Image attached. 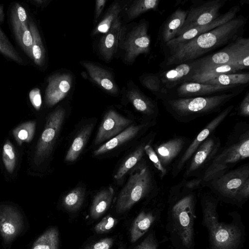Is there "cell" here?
I'll list each match as a JSON object with an SVG mask.
<instances>
[{
    "instance_id": "cell-32",
    "label": "cell",
    "mask_w": 249,
    "mask_h": 249,
    "mask_svg": "<svg viewBox=\"0 0 249 249\" xmlns=\"http://www.w3.org/2000/svg\"><path fill=\"white\" fill-rule=\"evenodd\" d=\"M155 220L151 212H141L134 221L130 229V241L136 242L148 230Z\"/></svg>"
},
{
    "instance_id": "cell-24",
    "label": "cell",
    "mask_w": 249,
    "mask_h": 249,
    "mask_svg": "<svg viewBox=\"0 0 249 249\" xmlns=\"http://www.w3.org/2000/svg\"><path fill=\"white\" fill-rule=\"evenodd\" d=\"M129 101L134 108L148 120H156L159 115V109L157 102L145 95L135 85L129 87L127 92Z\"/></svg>"
},
{
    "instance_id": "cell-9",
    "label": "cell",
    "mask_w": 249,
    "mask_h": 249,
    "mask_svg": "<svg viewBox=\"0 0 249 249\" xmlns=\"http://www.w3.org/2000/svg\"><path fill=\"white\" fill-rule=\"evenodd\" d=\"M149 26V22L143 19L135 23L126 34L123 35L121 31L119 44L124 52L125 60L129 63H133L141 54L149 53L151 36L148 34Z\"/></svg>"
},
{
    "instance_id": "cell-41",
    "label": "cell",
    "mask_w": 249,
    "mask_h": 249,
    "mask_svg": "<svg viewBox=\"0 0 249 249\" xmlns=\"http://www.w3.org/2000/svg\"><path fill=\"white\" fill-rule=\"evenodd\" d=\"M2 160L7 171L12 174L15 168L16 155L13 145L7 140L2 149Z\"/></svg>"
},
{
    "instance_id": "cell-40",
    "label": "cell",
    "mask_w": 249,
    "mask_h": 249,
    "mask_svg": "<svg viewBox=\"0 0 249 249\" xmlns=\"http://www.w3.org/2000/svg\"><path fill=\"white\" fill-rule=\"evenodd\" d=\"M36 123L31 121L22 123L13 130V136L18 142L21 145L23 142H29L34 136Z\"/></svg>"
},
{
    "instance_id": "cell-39",
    "label": "cell",
    "mask_w": 249,
    "mask_h": 249,
    "mask_svg": "<svg viewBox=\"0 0 249 249\" xmlns=\"http://www.w3.org/2000/svg\"><path fill=\"white\" fill-rule=\"evenodd\" d=\"M85 191L81 187L73 189L63 198L62 204L68 211L75 212L81 207L85 197Z\"/></svg>"
},
{
    "instance_id": "cell-35",
    "label": "cell",
    "mask_w": 249,
    "mask_h": 249,
    "mask_svg": "<svg viewBox=\"0 0 249 249\" xmlns=\"http://www.w3.org/2000/svg\"><path fill=\"white\" fill-rule=\"evenodd\" d=\"M121 6L117 2H114L109 7L104 17L93 31V35L106 33L113 23L119 18Z\"/></svg>"
},
{
    "instance_id": "cell-6",
    "label": "cell",
    "mask_w": 249,
    "mask_h": 249,
    "mask_svg": "<svg viewBox=\"0 0 249 249\" xmlns=\"http://www.w3.org/2000/svg\"><path fill=\"white\" fill-rule=\"evenodd\" d=\"M157 191L158 186L152 169L146 163L140 164L120 193L116 205L117 213H124L143 197Z\"/></svg>"
},
{
    "instance_id": "cell-25",
    "label": "cell",
    "mask_w": 249,
    "mask_h": 249,
    "mask_svg": "<svg viewBox=\"0 0 249 249\" xmlns=\"http://www.w3.org/2000/svg\"><path fill=\"white\" fill-rule=\"evenodd\" d=\"M80 63L90 78L102 89L112 94L118 92V87L109 71L89 61H82Z\"/></svg>"
},
{
    "instance_id": "cell-29",
    "label": "cell",
    "mask_w": 249,
    "mask_h": 249,
    "mask_svg": "<svg viewBox=\"0 0 249 249\" xmlns=\"http://www.w3.org/2000/svg\"><path fill=\"white\" fill-rule=\"evenodd\" d=\"M93 128L92 124H87L82 127L68 149L65 157V161L72 162L77 159L87 143Z\"/></svg>"
},
{
    "instance_id": "cell-20",
    "label": "cell",
    "mask_w": 249,
    "mask_h": 249,
    "mask_svg": "<svg viewBox=\"0 0 249 249\" xmlns=\"http://www.w3.org/2000/svg\"><path fill=\"white\" fill-rule=\"evenodd\" d=\"M22 227V217L16 208L11 205L0 206V234L5 242H12Z\"/></svg>"
},
{
    "instance_id": "cell-17",
    "label": "cell",
    "mask_w": 249,
    "mask_h": 249,
    "mask_svg": "<svg viewBox=\"0 0 249 249\" xmlns=\"http://www.w3.org/2000/svg\"><path fill=\"white\" fill-rule=\"evenodd\" d=\"M191 141L184 136H175L165 141L158 142L152 147L162 165L169 172Z\"/></svg>"
},
{
    "instance_id": "cell-18",
    "label": "cell",
    "mask_w": 249,
    "mask_h": 249,
    "mask_svg": "<svg viewBox=\"0 0 249 249\" xmlns=\"http://www.w3.org/2000/svg\"><path fill=\"white\" fill-rule=\"evenodd\" d=\"M240 10V5L237 4L232 6L227 12L220 15L211 22L204 25L192 28L178 36L168 42L163 47L164 53L173 48L179 44L187 42L201 34L208 32L217 27L231 20L236 17Z\"/></svg>"
},
{
    "instance_id": "cell-48",
    "label": "cell",
    "mask_w": 249,
    "mask_h": 249,
    "mask_svg": "<svg viewBox=\"0 0 249 249\" xmlns=\"http://www.w3.org/2000/svg\"><path fill=\"white\" fill-rule=\"evenodd\" d=\"M106 0H97L95 1L94 20L96 21L101 14L104 8Z\"/></svg>"
},
{
    "instance_id": "cell-4",
    "label": "cell",
    "mask_w": 249,
    "mask_h": 249,
    "mask_svg": "<svg viewBox=\"0 0 249 249\" xmlns=\"http://www.w3.org/2000/svg\"><path fill=\"white\" fill-rule=\"evenodd\" d=\"M196 198L194 190L186 185L183 178L170 189L169 199L173 202L171 212L175 229L187 248L193 244Z\"/></svg>"
},
{
    "instance_id": "cell-30",
    "label": "cell",
    "mask_w": 249,
    "mask_h": 249,
    "mask_svg": "<svg viewBox=\"0 0 249 249\" xmlns=\"http://www.w3.org/2000/svg\"><path fill=\"white\" fill-rule=\"evenodd\" d=\"M114 190L111 186L98 192L94 197L90 210V215L93 219H98L108 209L112 202Z\"/></svg>"
},
{
    "instance_id": "cell-7",
    "label": "cell",
    "mask_w": 249,
    "mask_h": 249,
    "mask_svg": "<svg viewBox=\"0 0 249 249\" xmlns=\"http://www.w3.org/2000/svg\"><path fill=\"white\" fill-rule=\"evenodd\" d=\"M195 60L197 63L196 71L213 65L223 64L235 65L240 71L248 70L249 38L241 36L217 52Z\"/></svg>"
},
{
    "instance_id": "cell-16",
    "label": "cell",
    "mask_w": 249,
    "mask_h": 249,
    "mask_svg": "<svg viewBox=\"0 0 249 249\" xmlns=\"http://www.w3.org/2000/svg\"><path fill=\"white\" fill-rule=\"evenodd\" d=\"M196 60L184 62L176 65L173 68L158 72L161 89L166 99L170 92L180 85L189 82L196 69Z\"/></svg>"
},
{
    "instance_id": "cell-34",
    "label": "cell",
    "mask_w": 249,
    "mask_h": 249,
    "mask_svg": "<svg viewBox=\"0 0 249 249\" xmlns=\"http://www.w3.org/2000/svg\"><path fill=\"white\" fill-rule=\"evenodd\" d=\"M249 82V73H228L223 74L212 78L204 83L216 86H231L248 85Z\"/></svg>"
},
{
    "instance_id": "cell-14",
    "label": "cell",
    "mask_w": 249,
    "mask_h": 249,
    "mask_svg": "<svg viewBox=\"0 0 249 249\" xmlns=\"http://www.w3.org/2000/svg\"><path fill=\"white\" fill-rule=\"evenodd\" d=\"M29 18L27 12L21 4L16 2L10 8L9 20L13 34L22 50L33 60Z\"/></svg>"
},
{
    "instance_id": "cell-27",
    "label": "cell",
    "mask_w": 249,
    "mask_h": 249,
    "mask_svg": "<svg viewBox=\"0 0 249 249\" xmlns=\"http://www.w3.org/2000/svg\"><path fill=\"white\" fill-rule=\"evenodd\" d=\"M157 133L151 132L121 164L114 176L116 179L123 178L124 175L142 159L145 153L144 147L148 143H152Z\"/></svg>"
},
{
    "instance_id": "cell-12",
    "label": "cell",
    "mask_w": 249,
    "mask_h": 249,
    "mask_svg": "<svg viewBox=\"0 0 249 249\" xmlns=\"http://www.w3.org/2000/svg\"><path fill=\"white\" fill-rule=\"evenodd\" d=\"M221 142L219 138L212 134L196 149L184 169L183 178H198L216 155Z\"/></svg>"
},
{
    "instance_id": "cell-37",
    "label": "cell",
    "mask_w": 249,
    "mask_h": 249,
    "mask_svg": "<svg viewBox=\"0 0 249 249\" xmlns=\"http://www.w3.org/2000/svg\"><path fill=\"white\" fill-rule=\"evenodd\" d=\"M0 53L6 58L18 63L24 65L25 61L15 48L0 27Z\"/></svg>"
},
{
    "instance_id": "cell-36",
    "label": "cell",
    "mask_w": 249,
    "mask_h": 249,
    "mask_svg": "<svg viewBox=\"0 0 249 249\" xmlns=\"http://www.w3.org/2000/svg\"><path fill=\"white\" fill-rule=\"evenodd\" d=\"M58 231L56 228H52L36 239L31 249H58Z\"/></svg>"
},
{
    "instance_id": "cell-45",
    "label": "cell",
    "mask_w": 249,
    "mask_h": 249,
    "mask_svg": "<svg viewBox=\"0 0 249 249\" xmlns=\"http://www.w3.org/2000/svg\"><path fill=\"white\" fill-rule=\"evenodd\" d=\"M236 114L243 117H249V93L248 91H247L238 105L236 110Z\"/></svg>"
},
{
    "instance_id": "cell-43",
    "label": "cell",
    "mask_w": 249,
    "mask_h": 249,
    "mask_svg": "<svg viewBox=\"0 0 249 249\" xmlns=\"http://www.w3.org/2000/svg\"><path fill=\"white\" fill-rule=\"evenodd\" d=\"M117 223V220L110 215L104 217L94 227L95 231L98 234L108 232Z\"/></svg>"
},
{
    "instance_id": "cell-23",
    "label": "cell",
    "mask_w": 249,
    "mask_h": 249,
    "mask_svg": "<svg viewBox=\"0 0 249 249\" xmlns=\"http://www.w3.org/2000/svg\"><path fill=\"white\" fill-rule=\"evenodd\" d=\"M156 124V120L148 121L138 125L131 124L124 131L107 141L93 152L95 156L103 154L113 150L123 143L132 140L142 132Z\"/></svg>"
},
{
    "instance_id": "cell-47",
    "label": "cell",
    "mask_w": 249,
    "mask_h": 249,
    "mask_svg": "<svg viewBox=\"0 0 249 249\" xmlns=\"http://www.w3.org/2000/svg\"><path fill=\"white\" fill-rule=\"evenodd\" d=\"M158 245L152 234H149L135 249H157Z\"/></svg>"
},
{
    "instance_id": "cell-22",
    "label": "cell",
    "mask_w": 249,
    "mask_h": 249,
    "mask_svg": "<svg viewBox=\"0 0 249 249\" xmlns=\"http://www.w3.org/2000/svg\"><path fill=\"white\" fill-rule=\"evenodd\" d=\"M187 10L177 8L163 21L160 27L156 44L163 47L174 38L183 24Z\"/></svg>"
},
{
    "instance_id": "cell-15",
    "label": "cell",
    "mask_w": 249,
    "mask_h": 249,
    "mask_svg": "<svg viewBox=\"0 0 249 249\" xmlns=\"http://www.w3.org/2000/svg\"><path fill=\"white\" fill-rule=\"evenodd\" d=\"M247 85L216 86L194 82H187L180 85L172 90L166 99L221 94L245 89Z\"/></svg>"
},
{
    "instance_id": "cell-2",
    "label": "cell",
    "mask_w": 249,
    "mask_h": 249,
    "mask_svg": "<svg viewBox=\"0 0 249 249\" xmlns=\"http://www.w3.org/2000/svg\"><path fill=\"white\" fill-rule=\"evenodd\" d=\"M249 157V124L246 122H237L224 145L220 147L209 166L197 178L201 187Z\"/></svg>"
},
{
    "instance_id": "cell-1",
    "label": "cell",
    "mask_w": 249,
    "mask_h": 249,
    "mask_svg": "<svg viewBox=\"0 0 249 249\" xmlns=\"http://www.w3.org/2000/svg\"><path fill=\"white\" fill-rule=\"evenodd\" d=\"M247 19L242 15L164 52L160 67L164 68L196 60L216 49L243 36Z\"/></svg>"
},
{
    "instance_id": "cell-33",
    "label": "cell",
    "mask_w": 249,
    "mask_h": 249,
    "mask_svg": "<svg viewBox=\"0 0 249 249\" xmlns=\"http://www.w3.org/2000/svg\"><path fill=\"white\" fill-rule=\"evenodd\" d=\"M160 0H136L133 1L127 11L129 20H133L142 14L149 11L160 12Z\"/></svg>"
},
{
    "instance_id": "cell-26",
    "label": "cell",
    "mask_w": 249,
    "mask_h": 249,
    "mask_svg": "<svg viewBox=\"0 0 249 249\" xmlns=\"http://www.w3.org/2000/svg\"><path fill=\"white\" fill-rule=\"evenodd\" d=\"M122 28L121 22L119 18L113 23L108 31L101 38L99 44V52L107 61L110 60L117 51Z\"/></svg>"
},
{
    "instance_id": "cell-11",
    "label": "cell",
    "mask_w": 249,
    "mask_h": 249,
    "mask_svg": "<svg viewBox=\"0 0 249 249\" xmlns=\"http://www.w3.org/2000/svg\"><path fill=\"white\" fill-rule=\"evenodd\" d=\"M65 115V110L62 107H58L48 116L35 153L34 162L36 165L43 162L51 153L63 124Z\"/></svg>"
},
{
    "instance_id": "cell-42",
    "label": "cell",
    "mask_w": 249,
    "mask_h": 249,
    "mask_svg": "<svg viewBox=\"0 0 249 249\" xmlns=\"http://www.w3.org/2000/svg\"><path fill=\"white\" fill-rule=\"evenodd\" d=\"M145 154L152 162L155 168L158 170L161 179H162L168 173V171L162 165L156 153L154 151L152 143L146 144L144 147Z\"/></svg>"
},
{
    "instance_id": "cell-31",
    "label": "cell",
    "mask_w": 249,
    "mask_h": 249,
    "mask_svg": "<svg viewBox=\"0 0 249 249\" xmlns=\"http://www.w3.org/2000/svg\"><path fill=\"white\" fill-rule=\"evenodd\" d=\"M29 27L32 37V60L36 66L42 67L46 60L45 49L38 29L35 21L30 17Z\"/></svg>"
},
{
    "instance_id": "cell-49",
    "label": "cell",
    "mask_w": 249,
    "mask_h": 249,
    "mask_svg": "<svg viewBox=\"0 0 249 249\" xmlns=\"http://www.w3.org/2000/svg\"><path fill=\"white\" fill-rule=\"evenodd\" d=\"M48 0H33L29 2L33 5L39 8L45 7L50 2Z\"/></svg>"
},
{
    "instance_id": "cell-28",
    "label": "cell",
    "mask_w": 249,
    "mask_h": 249,
    "mask_svg": "<svg viewBox=\"0 0 249 249\" xmlns=\"http://www.w3.org/2000/svg\"><path fill=\"white\" fill-rule=\"evenodd\" d=\"M239 71H240L239 68L233 64L213 65L196 71L189 82L204 83L220 75L234 73Z\"/></svg>"
},
{
    "instance_id": "cell-3",
    "label": "cell",
    "mask_w": 249,
    "mask_h": 249,
    "mask_svg": "<svg viewBox=\"0 0 249 249\" xmlns=\"http://www.w3.org/2000/svg\"><path fill=\"white\" fill-rule=\"evenodd\" d=\"M245 89L221 94L161 101L166 111L177 121L188 123L204 116L220 112L223 107Z\"/></svg>"
},
{
    "instance_id": "cell-21",
    "label": "cell",
    "mask_w": 249,
    "mask_h": 249,
    "mask_svg": "<svg viewBox=\"0 0 249 249\" xmlns=\"http://www.w3.org/2000/svg\"><path fill=\"white\" fill-rule=\"evenodd\" d=\"M71 75L67 73L51 75L47 79L45 92V101L47 106H53L67 95L72 86Z\"/></svg>"
},
{
    "instance_id": "cell-38",
    "label": "cell",
    "mask_w": 249,
    "mask_h": 249,
    "mask_svg": "<svg viewBox=\"0 0 249 249\" xmlns=\"http://www.w3.org/2000/svg\"><path fill=\"white\" fill-rule=\"evenodd\" d=\"M142 85L160 101L164 99L158 73H145L139 77Z\"/></svg>"
},
{
    "instance_id": "cell-19",
    "label": "cell",
    "mask_w": 249,
    "mask_h": 249,
    "mask_svg": "<svg viewBox=\"0 0 249 249\" xmlns=\"http://www.w3.org/2000/svg\"><path fill=\"white\" fill-rule=\"evenodd\" d=\"M132 121L113 110L105 115L94 140L96 145L108 141L131 125Z\"/></svg>"
},
{
    "instance_id": "cell-5",
    "label": "cell",
    "mask_w": 249,
    "mask_h": 249,
    "mask_svg": "<svg viewBox=\"0 0 249 249\" xmlns=\"http://www.w3.org/2000/svg\"><path fill=\"white\" fill-rule=\"evenodd\" d=\"M203 222L207 227L212 249H235L238 245L241 233L237 226L219 222L216 212L217 201L205 195L202 197Z\"/></svg>"
},
{
    "instance_id": "cell-8",
    "label": "cell",
    "mask_w": 249,
    "mask_h": 249,
    "mask_svg": "<svg viewBox=\"0 0 249 249\" xmlns=\"http://www.w3.org/2000/svg\"><path fill=\"white\" fill-rule=\"evenodd\" d=\"M248 181L249 164L247 163L210 180L205 186L226 200L240 202L241 190Z\"/></svg>"
},
{
    "instance_id": "cell-10",
    "label": "cell",
    "mask_w": 249,
    "mask_h": 249,
    "mask_svg": "<svg viewBox=\"0 0 249 249\" xmlns=\"http://www.w3.org/2000/svg\"><path fill=\"white\" fill-rule=\"evenodd\" d=\"M227 1V0H192L185 21L176 37L192 28L213 21L220 15V10Z\"/></svg>"
},
{
    "instance_id": "cell-46",
    "label": "cell",
    "mask_w": 249,
    "mask_h": 249,
    "mask_svg": "<svg viewBox=\"0 0 249 249\" xmlns=\"http://www.w3.org/2000/svg\"><path fill=\"white\" fill-rule=\"evenodd\" d=\"M30 102L33 107L37 110L40 109L42 104V99L40 89L34 88L32 89L29 94Z\"/></svg>"
},
{
    "instance_id": "cell-50",
    "label": "cell",
    "mask_w": 249,
    "mask_h": 249,
    "mask_svg": "<svg viewBox=\"0 0 249 249\" xmlns=\"http://www.w3.org/2000/svg\"><path fill=\"white\" fill-rule=\"evenodd\" d=\"M4 13L3 10V7L0 3V23H2L4 20Z\"/></svg>"
},
{
    "instance_id": "cell-13",
    "label": "cell",
    "mask_w": 249,
    "mask_h": 249,
    "mask_svg": "<svg viewBox=\"0 0 249 249\" xmlns=\"http://www.w3.org/2000/svg\"><path fill=\"white\" fill-rule=\"evenodd\" d=\"M233 108V105H231L221 110L201 129L193 140H191L189 145L171 168V175L173 178H176L184 169L196 149L209 137L214 134L216 129L230 115Z\"/></svg>"
},
{
    "instance_id": "cell-44",
    "label": "cell",
    "mask_w": 249,
    "mask_h": 249,
    "mask_svg": "<svg viewBox=\"0 0 249 249\" xmlns=\"http://www.w3.org/2000/svg\"><path fill=\"white\" fill-rule=\"evenodd\" d=\"M113 244V239L107 237L89 245L83 249H112Z\"/></svg>"
}]
</instances>
